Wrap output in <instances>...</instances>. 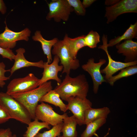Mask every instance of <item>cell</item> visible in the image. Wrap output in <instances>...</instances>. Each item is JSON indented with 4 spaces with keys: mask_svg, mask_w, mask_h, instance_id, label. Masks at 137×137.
Segmentation results:
<instances>
[{
    "mask_svg": "<svg viewBox=\"0 0 137 137\" xmlns=\"http://www.w3.org/2000/svg\"><path fill=\"white\" fill-rule=\"evenodd\" d=\"M89 89L88 82L85 75L80 74L72 77L66 75L64 78L54 89L63 100L67 101L72 97H86Z\"/></svg>",
    "mask_w": 137,
    "mask_h": 137,
    "instance_id": "1",
    "label": "cell"
},
{
    "mask_svg": "<svg viewBox=\"0 0 137 137\" xmlns=\"http://www.w3.org/2000/svg\"><path fill=\"white\" fill-rule=\"evenodd\" d=\"M52 89V82L48 81L29 91L11 96L25 107L32 119L34 120L35 111L38 102L44 95Z\"/></svg>",
    "mask_w": 137,
    "mask_h": 137,
    "instance_id": "2",
    "label": "cell"
},
{
    "mask_svg": "<svg viewBox=\"0 0 137 137\" xmlns=\"http://www.w3.org/2000/svg\"><path fill=\"white\" fill-rule=\"evenodd\" d=\"M0 105L13 119L28 125L32 119L29 113L20 103L7 93L0 92Z\"/></svg>",
    "mask_w": 137,
    "mask_h": 137,
    "instance_id": "3",
    "label": "cell"
},
{
    "mask_svg": "<svg viewBox=\"0 0 137 137\" xmlns=\"http://www.w3.org/2000/svg\"><path fill=\"white\" fill-rule=\"evenodd\" d=\"M53 47L52 54L59 59L61 65L63 67L62 74L70 75L71 70H76L80 67L79 60L73 58L63 40H59Z\"/></svg>",
    "mask_w": 137,
    "mask_h": 137,
    "instance_id": "4",
    "label": "cell"
},
{
    "mask_svg": "<svg viewBox=\"0 0 137 137\" xmlns=\"http://www.w3.org/2000/svg\"><path fill=\"white\" fill-rule=\"evenodd\" d=\"M40 80L32 73L24 77L14 78L8 85L6 93L12 95L29 91L39 86Z\"/></svg>",
    "mask_w": 137,
    "mask_h": 137,
    "instance_id": "5",
    "label": "cell"
},
{
    "mask_svg": "<svg viewBox=\"0 0 137 137\" xmlns=\"http://www.w3.org/2000/svg\"><path fill=\"white\" fill-rule=\"evenodd\" d=\"M47 4L49 9V12L46 17L47 20L53 19L57 22L61 21L66 22L71 13L74 11L67 0H52Z\"/></svg>",
    "mask_w": 137,
    "mask_h": 137,
    "instance_id": "6",
    "label": "cell"
},
{
    "mask_svg": "<svg viewBox=\"0 0 137 137\" xmlns=\"http://www.w3.org/2000/svg\"><path fill=\"white\" fill-rule=\"evenodd\" d=\"M128 13H137V0H120L112 6L106 7L105 16L107 23L109 24L120 15Z\"/></svg>",
    "mask_w": 137,
    "mask_h": 137,
    "instance_id": "7",
    "label": "cell"
},
{
    "mask_svg": "<svg viewBox=\"0 0 137 137\" xmlns=\"http://www.w3.org/2000/svg\"><path fill=\"white\" fill-rule=\"evenodd\" d=\"M4 22L5 24V30L0 33L1 47L4 49H11L15 47L17 41L29 40L31 33L29 28L27 27L20 31L14 32L8 28L6 21Z\"/></svg>",
    "mask_w": 137,
    "mask_h": 137,
    "instance_id": "8",
    "label": "cell"
},
{
    "mask_svg": "<svg viewBox=\"0 0 137 137\" xmlns=\"http://www.w3.org/2000/svg\"><path fill=\"white\" fill-rule=\"evenodd\" d=\"M67 102V110L70 111L75 118L78 124L81 126L84 124V118L85 111L92 108V103L87 97L79 96L69 98Z\"/></svg>",
    "mask_w": 137,
    "mask_h": 137,
    "instance_id": "9",
    "label": "cell"
},
{
    "mask_svg": "<svg viewBox=\"0 0 137 137\" xmlns=\"http://www.w3.org/2000/svg\"><path fill=\"white\" fill-rule=\"evenodd\" d=\"M67 115L65 113L62 115L58 114L50 106L43 102L38 105L35 111V118L53 126L62 122Z\"/></svg>",
    "mask_w": 137,
    "mask_h": 137,
    "instance_id": "10",
    "label": "cell"
},
{
    "mask_svg": "<svg viewBox=\"0 0 137 137\" xmlns=\"http://www.w3.org/2000/svg\"><path fill=\"white\" fill-rule=\"evenodd\" d=\"M103 44L99 45L98 48L104 50L106 53L108 59V62L107 65L104 69L100 70L101 73L105 74L104 78L107 81L113 74L119 70L130 66L137 65V61L129 62H122L113 60L109 53L108 47L107 38L104 35L102 37Z\"/></svg>",
    "mask_w": 137,
    "mask_h": 137,
    "instance_id": "11",
    "label": "cell"
},
{
    "mask_svg": "<svg viewBox=\"0 0 137 137\" xmlns=\"http://www.w3.org/2000/svg\"><path fill=\"white\" fill-rule=\"evenodd\" d=\"M106 62L105 59H100L99 62L96 63L94 62V58H90L86 63L81 66L82 69L87 72L92 78L93 84V91L95 94L98 93L99 85L104 82H107L100 72L101 67Z\"/></svg>",
    "mask_w": 137,
    "mask_h": 137,
    "instance_id": "12",
    "label": "cell"
},
{
    "mask_svg": "<svg viewBox=\"0 0 137 137\" xmlns=\"http://www.w3.org/2000/svg\"><path fill=\"white\" fill-rule=\"evenodd\" d=\"M60 61L59 57L56 55H54L53 59L50 63L48 64L47 62H44V70L42 76L40 79L39 86L51 80L56 81L57 85L61 82L62 81L58 77V74L59 72L62 71L63 67L59 64Z\"/></svg>",
    "mask_w": 137,
    "mask_h": 137,
    "instance_id": "13",
    "label": "cell"
},
{
    "mask_svg": "<svg viewBox=\"0 0 137 137\" xmlns=\"http://www.w3.org/2000/svg\"><path fill=\"white\" fill-rule=\"evenodd\" d=\"M16 54L13 59L14 64L10 69V76L16 71L25 67L35 66L43 68L44 62L42 60L33 62L29 61L26 59L24 55L25 50L24 48H20L16 50Z\"/></svg>",
    "mask_w": 137,
    "mask_h": 137,
    "instance_id": "14",
    "label": "cell"
},
{
    "mask_svg": "<svg viewBox=\"0 0 137 137\" xmlns=\"http://www.w3.org/2000/svg\"><path fill=\"white\" fill-rule=\"evenodd\" d=\"M117 53L125 56V62L137 61V42L132 40H125L115 45Z\"/></svg>",
    "mask_w": 137,
    "mask_h": 137,
    "instance_id": "15",
    "label": "cell"
},
{
    "mask_svg": "<svg viewBox=\"0 0 137 137\" xmlns=\"http://www.w3.org/2000/svg\"><path fill=\"white\" fill-rule=\"evenodd\" d=\"M32 39L34 41L40 43L44 53L47 56V62L48 64L50 63L53 61L51 49L59 41L58 38H55L51 40H46L43 38L40 31L37 30L32 36Z\"/></svg>",
    "mask_w": 137,
    "mask_h": 137,
    "instance_id": "16",
    "label": "cell"
},
{
    "mask_svg": "<svg viewBox=\"0 0 137 137\" xmlns=\"http://www.w3.org/2000/svg\"><path fill=\"white\" fill-rule=\"evenodd\" d=\"M84 35H82L71 38L66 34L63 39L66 44L70 54L74 59H77V55L79 50L86 46L84 38Z\"/></svg>",
    "mask_w": 137,
    "mask_h": 137,
    "instance_id": "17",
    "label": "cell"
},
{
    "mask_svg": "<svg viewBox=\"0 0 137 137\" xmlns=\"http://www.w3.org/2000/svg\"><path fill=\"white\" fill-rule=\"evenodd\" d=\"M110 112V109L107 107L99 108H90L85 111L84 124L86 125L91 122L101 118H107Z\"/></svg>",
    "mask_w": 137,
    "mask_h": 137,
    "instance_id": "18",
    "label": "cell"
},
{
    "mask_svg": "<svg viewBox=\"0 0 137 137\" xmlns=\"http://www.w3.org/2000/svg\"><path fill=\"white\" fill-rule=\"evenodd\" d=\"M77 121L73 115L68 116V115L63 119L61 132L64 137H77V132L76 126Z\"/></svg>",
    "mask_w": 137,
    "mask_h": 137,
    "instance_id": "19",
    "label": "cell"
},
{
    "mask_svg": "<svg viewBox=\"0 0 137 137\" xmlns=\"http://www.w3.org/2000/svg\"><path fill=\"white\" fill-rule=\"evenodd\" d=\"M39 102L48 103L58 107L64 113L67 110V105L64 103L59 94L54 89L50 90L44 95Z\"/></svg>",
    "mask_w": 137,
    "mask_h": 137,
    "instance_id": "20",
    "label": "cell"
},
{
    "mask_svg": "<svg viewBox=\"0 0 137 137\" xmlns=\"http://www.w3.org/2000/svg\"><path fill=\"white\" fill-rule=\"evenodd\" d=\"M137 37V22L131 24L125 32L121 36H118L111 39L107 44V47H112L123 40H132Z\"/></svg>",
    "mask_w": 137,
    "mask_h": 137,
    "instance_id": "21",
    "label": "cell"
},
{
    "mask_svg": "<svg viewBox=\"0 0 137 137\" xmlns=\"http://www.w3.org/2000/svg\"><path fill=\"white\" fill-rule=\"evenodd\" d=\"M28 125L26 130L23 135L24 137H35L41 129L44 128L49 129L50 128L48 124L40 122L36 118L31 121Z\"/></svg>",
    "mask_w": 137,
    "mask_h": 137,
    "instance_id": "22",
    "label": "cell"
},
{
    "mask_svg": "<svg viewBox=\"0 0 137 137\" xmlns=\"http://www.w3.org/2000/svg\"><path fill=\"white\" fill-rule=\"evenodd\" d=\"M106 118L97 119L86 124V127L80 137H92L96 134V131L106 122Z\"/></svg>",
    "mask_w": 137,
    "mask_h": 137,
    "instance_id": "23",
    "label": "cell"
},
{
    "mask_svg": "<svg viewBox=\"0 0 137 137\" xmlns=\"http://www.w3.org/2000/svg\"><path fill=\"white\" fill-rule=\"evenodd\" d=\"M137 73V65L130 66L121 70L117 74L113 76L107 81L111 86L113 85L117 80L124 77H127Z\"/></svg>",
    "mask_w": 137,
    "mask_h": 137,
    "instance_id": "24",
    "label": "cell"
},
{
    "mask_svg": "<svg viewBox=\"0 0 137 137\" xmlns=\"http://www.w3.org/2000/svg\"><path fill=\"white\" fill-rule=\"evenodd\" d=\"M100 36L96 31L91 30L85 35L84 40L86 46L91 48L96 47L97 44L100 42Z\"/></svg>",
    "mask_w": 137,
    "mask_h": 137,
    "instance_id": "25",
    "label": "cell"
},
{
    "mask_svg": "<svg viewBox=\"0 0 137 137\" xmlns=\"http://www.w3.org/2000/svg\"><path fill=\"white\" fill-rule=\"evenodd\" d=\"M63 122L54 126L49 130L42 133L39 132L35 137H56L60 135Z\"/></svg>",
    "mask_w": 137,
    "mask_h": 137,
    "instance_id": "26",
    "label": "cell"
},
{
    "mask_svg": "<svg viewBox=\"0 0 137 137\" xmlns=\"http://www.w3.org/2000/svg\"><path fill=\"white\" fill-rule=\"evenodd\" d=\"M78 15L83 16L86 13V10L80 0H67Z\"/></svg>",
    "mask_w": 137,
    "mask_h": 137,
    "instance_id": "27",
    "label": "cell"
},
{
    "mask_svg": "<svg viewBox=\"0 0 137 137\" xmlns=\"http://www.w3.org/2000/svg\"><path fill=\"white\" fill-rule=\"evenodd\" d=\"M6 65L3 62H0V87L3 88L6 84L5 81L10 78V76L6 77L5 75L7 72H10V69H6Z\"/></svg>",
    "mask_w": 137,
    "mask_h": 137,
    "instance_id": "28",
    "label": "cell"
},
{
    "mask_svg": "<svg viewBox=\"0 0 137 137\" xmlns=\"http://www.w3.org/2000/svg\"><path fill=\"white\" fill-rule=\"evenodd\" d=\"M0 55L3 58L8 59L10 61L13 60L15 54L10 49L3 48L0 46Z\"/></svg>",
    "mask_w": 137,
    "mask_h": 137,
    "instance_id": "29",
    "label": "cell"
},
{
    "mask_svg": "<svg viewBox=\"0 0 137 137\" xmlns=\"http://www.w3.org/2000/svg\"><path fill=\"white\" fill-rule=\"evenodd\" d=\"M11 119L8 113L0 105V124L6 122Z\"/></svg>",
    "mask_w": 137,
    "mask_h": 137,
    "instance_id": "30",
    "label": "cell"
},
{
    "mask_svg": "<svg viewBox=\"0 0 137 137\" xmlns=\"http://www.w3.org/2000/svg\"><path fill=\"white\" fill-rule=\"evenodd\" d=\"M12 133L10 128L0 129V137H11Z\"/></svg>",
    "mask_w": 137,
    "mask_h": 137,
    "instance_id": "31",
    "label": "cell"
},
{
    "mask_svg": "<svg viewBox=\"0 0 137 137\" xmlns=\"http://www.w3.org/2000/svg\"><path fill=\"white\" fill-rule=\"evenodd\" d=\"M7 8L3 0H0V12L3 14H5L7 12Z\"/></svg>",
    "mask_w": 137,
    "mask_h": 137,
    "instance_id": "32",
    "label": "cell"
},
{
    "mask_svg": "<svg viewBox=\"0 0 137 137\" xmlns=\"http://www.w3.org/2000/svg\"><path fill=\"white\" fill-rule=\"evenodd\" d=\"M96 1L95 0H83L82 3L83 7L85 8L90 6Z\"/></svg>",
    "mask_w": 137,
    "mask_h": 137,
    "instance_id": "33",
    "label": "cell"
},
{
    "mask_svg": "<svg viewBox=\"0 0 137 137\" xmlns=\"http://www.w3.org/2000/svg\"><path fill=\"white\" fill-rule=\"evenodd\" d=\"M120 0H106L105 1V5L107 6H112L118 3Z\"/></svg>",
    "mask_w": 137,
    "mask_h": 137,
    "instance_id": "34",
    "label": "cell"
},
{
    "mask_svg": "<svg viewBox=\"0 0 137 137\" xmlns=\"http://www.w3.org/2000/svg\"><path fill=\"white\" fill-rule=\"evenodd\" d=\"M110 130V129H109V130L108 131V132L107 133L105 134L104 136L103 137H107V136L109 135V131ZM96 136H97V137H100L97 134H96L95 135Z\"/></svg>",
    "mask_w": 137,
    "mask_h": 137,
    "instance_id": "35",
    "label": "cell"
},
{
    "mask_svg": "<svg viewBox=\"0 0 137 137\" xmlns=\"http://www.w3.org/2000/svg\"><path fill=\"white\" fill-rule=\"evenodd\" d=\"M11 137H17L16 135L15 134L12 135Z\"/></svg>",
    "mask_w": 137,
    "mask_h": 137,
    "instance_id": "36",
    "label": "cell"
},
{
    "mask_svg": "<svg viewBox=\"0 0 137 137\" xmlns=\"http://www.w3.org/2000/svg\"><path fill=\"white\" fill-rule=\"evenodd\" d=\"M57 137H64L62 136H60V135L58 136H57Z\"/></svg>",
    "mask_w": 137,
    "mask_h": 137,
    "instance_id": "37",
    "label": "cell"
},
{
    "mask_svg": "<svg viewBox=\"0 0 137 137\" xmlns=\"http://www.w3.org/2000/svg\"></svg>",
    "mask_w": 137,
    "mask_h": 137,
    "instance_id": "38",
    "label": "cell"
}]
</instances>
